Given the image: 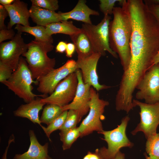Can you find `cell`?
<instances>
[{
    "label": "cell",
    "mask_w": 159,
    "mask_h": 159,
    "mask_svg": "<svg viewBox=\"0 0 159 159\" xmlns=\"http://www.w3.org/2000/svg\"><path fill=\"white\" fill-rule=\"evenodd\" d=\"M121 5L131 25L130 64L149 68L159 50V22L142 0H123Z\"/></svg>",
    "instance_id": "6da1fadb"
},
{
    "label": "cell",
    "mask_w": 159,
    "mask_h": 159,
    "mask_svg": "<svg viewBox=\"0 0 159 159\" xmlns=\"http://www.w3.org/2000/svg\"><path fill=\"white\" fill-rule=\"evenodd\" d=\"M112 14L113 18L109 26V45L119 57L124 71L128 67L131 59V24L122 7H115Z\"/></svg>",
    "instance_id": "7a4b0ae2"
},
{
    "label": "cell",
    "mask_w": 159,
    "mask_h": 159,
    "mask_svg": "<svg viewBox=\"0 0 159 159\" xmlns=\"http://www.w3.org/2000/svg\"><path fill=\"white\" fill-rule=\"evenodd\" d=\"M54 47L52 44L34 40L27 44V51L22 56L25 57L34 80H38L54 69L55 59L47 55Z\"/></svg>",
    "instance_id": "3957f363"
},
{
    "label": "cell",
    "mask_w": 159,
    "mask_h": 159,
    "mask_svg": "<svg viewBox=\"0 0 159 159\" xmlns=\"http://www.w3.org/2000/svg\"><path fill=\"white\" fill-rule=\"evenodd\" d=\"M33 83H38L33 80L32 75L25 59L21 57L18 66L11 77L2 83L26 103L38 97L45 98L47 96L43 94L36 95L32 92Z\"/></svg>",
    "instance_id": "277c9868"
},
{
    "label": "cell",
    "mask_w": 159,
    "mask_h": 159,
    "mask_svg": "<svg viewBox=\"0 0 159 159\" xmlns=\"http://www.w3.org/2000/svg\"><path fill=\"white\" fill-rule=\"evenodd\" d=\"M111 19L110 15H105L97 25L84 23L81 29L89 39L93 52L105 56L107 52L115 58H117L118 55L111 49L109 45V26Z\"/></svg>",
    "instance_id": "5b68a950"
},
{
    "label": "cell",
    "mask_w": 159,
    "mask_h": 159,
    "mask_svg": "<svg viewBox=\"0 0 159 159\" xmlns=\"http://www.w3.org/2000/svg\"><path fill=\"white\" fill-rule=\"evenodd\" d=\"M90 98L89 113L78 127L81 138L88 135L94 131L99 133L104 130L101 118L105 107L108 105L109 102L100 99L98 93L92 87L90 89Z\"/></svg>",
    "instance_id": "8992f818"
},
{
    "label": "cell",
    "mask_w": 159,
    "mask_h": 159,
    "mask_svg": "<svg viewBox=\"0 0 159 159\" xmlns=\"http://www.w3.org/2000/svg\"><path fill=\"white\" fill-rule=\"evenodd\" d=\"M130 119L128 116H126L115 128L109 131L103 130L99 133L103 135V139L107 144V148L103 147L99 149L104 159H112L122 148H131L133 146V143L130 141L126 134V128Z\"/></svg>",
    "instance_id": "52a82bcc"
},
{
    "label": "cell",
    "mask_w": 159,
    "mask_h": 159,
    "mask_svg": "<svg viewBox=\"0 0 159 159\" xmlns=\"http://www.w3.org/2000/svg\"><path fill=\"white\" fill-rule=\"evenodd\" d=\"M133 103L135 107L138 106L140 108V120L131 133L135 135L138 132H142L147 139L157 133L159 125V102L149 104L133 99Z\"/></svg>",
    "instance_id": "ba28073f"
},
{
    "label": "cell",
    "mask_w": 159,
    "mask_h": 159,
    "mask_svg": "<svg viewBox=\"0 0 159 159\" xmlns=\"http://www.w3.org/2000/svg\"><path fill=\"white\" fill-rule=\"evenodd\" d=\"M136 89V99L149 104L159 102V63L153 65L147 71Z\"/></svg>",
    "instance_id": "9c48e42d"
},
{
    "label": "cell",
    "mask_w": 159,
    "mask_h": 159,
    "mask_svg": "<svg viewBox=\"0 0 159 159\" xmlns=\"http://www.w3.org/2000/svg\"><path fill=\"white\" fill-rule=\"evenodd\" d=\"M78 80L75 72L69 74L57 85L49 96L42 98L46 104H53L63 107L73 100L76 93Z\"/></svg>",
    "instance_id": "30bf717a"
},
{
    "label": "cell",
    "mask_w": 159,
    "mask_h": 159,
    "mask_svg": "<svg viewBox=\"0 0 159 159\" xmlns=\"http://www.w3.org/2000/svg\"><path fill=\"white\" fill-rule=\"evenodd\" d=\"M78 69L76 61L72 59L68 60L62 66L53 69L37 80L38 82L37 90L45 95H51L62 80Z\"/></svg>",
    "instance_id": "8fae6325"
},
{
    "label": "cell",
    "mask_w": 159,
    "mask_h": 159,
    "mask_svg": "<svg viewBox=\"0 0 159 159\" xmlns=\"http://www.w3.org/2000/svg\"><path fill=\"white\" fill-rule=\"evenodd\" d=\"M22 33L17 32L10 41L0 44V62L14 72L17 69L22 55L27 50V44L24 42Z\"/></svg>",
    "instance_id": "7c38bea8"
},
{
    "label": "cell",
    "mask_w": 159,
    "mask_h": 159,
    "mask_svg": "<svg viewBox=\"0 0 159 159\" xmlns=\"http://www.w3.org/2000/svg\"><path fill=\"white\" fill-rule=\"evenodd\" d=\"M101 56L100 54L93 52L88 57L77 59L76 61L78 68L81 71L84 83L89 84L97 91L111 87L110 86L101 85L99 82L97 67Z\"/></svg>",
    "instance_id": "4fadbf2b"
},
{
    "label": "cell",
    "mask_w": 159,
    "mask_h": 159,
    "mask_svg": "<svg viewBox=\"0 0 159 159\" xmlns=\"http://www.w3.org/2000/svg\"><path fill=\"white\" fill-rule=\"evenodd\" d=\"M78 80L75 96L69 104L62 107L63 111L69 110L78 111L82 117L90 110L89 103L90 100V89L91 86L83 82L80 70L78 69L75 72Z\"/></svg>",
    "instance_id": "5bb4252c"
},
{
    "label": "cell",
    "mask_w": 159,
    "mask_h": 159,
    "mask_svg": "<svg viewBox=\"0 0 159 159\" xmlns=\"http://www.w3.org/2000/svg\"><path fill=\"white\" fill-rule=\"evenodd\" d=\"M4 6L7 11L10 19L8 29H11L15 24L30 26L29 21L30 15L27 3L19 0H14L11 4Z\"/></svg>",
    "instance_id": "9a60e30c"
},
{
    "label": "cell",
    "mask_w": 159,
    "mask_h": 159,
    "mask_svg": "<svg viewBox=\"0 0 159 159\" xmlns=\"http://www.w3.org/2000/svg\"><path fill=\"white\" fill-rule=\"evenodd\" d=\"M29 134L30 145L28 150L22 154H16L13 159H52L48 154V143L41 145L33 130H29Z\"/></svg>",
    "instance_id": "2e32d148"
},
{
    "label": "cell",
    "mask_w": 159,
    "mask_h": 159,
    "mask_svg": "<svg viewBox=\"0 0 159 159\" xmlns=\"http://www.w3.org/2000/svg\"><path fill=\"white\" fill-rule=\"evenodd\" d=\"M86 1L79 0L74 7L66 12H59L61 21L72 19L82 21L84 23L92 24L90 15L99 16V12L90 8L86 4Z\"/></svg>",
    "instance_id": "e0dca14e"
},
{
    "label": "cell",
    "mask_w": 159,
    "mask_h": 159,
    "mask_svg": "<svg viewBox=\"0 0 159 159\" xmlns=\"http://www.w3.org/2000/svg\"><path fill=\"white\" fill-rule=\"evenodd\" d=\"M42 98L37 97L29 103L21 105L14 111V115L27 118L41 127L42 125L39 116V113L46 104L42 102Z\"/></svg>",
    "instance_id": "ac0fdd59"
},
{
    "label": "cell",
    "mask_w": 159,
    "mask_h": 159,
    "mask_svg": "<svg viewBox=\"0 0 159 159\" xmlns=\"http://www.w3.org/2000/svg\"><path fill=\"white\" fill-rule=\"evenodd\" d=\"M29 10L30 17L37 25L46 27L52 23L62 21L59 12L33 5Z\"/></svg>",
    "instance_id": "d6986e66"
},
{
    "label": "cell",
    "mask_w": 159,
    "mask_h": 159,
    "mask_svg": "<svg viewBox=\"0 0 159 159\" xmlns=\"http://www.w3.org/2000/svg\"><path fill=\"white\" fill-rule=\"evenodd\" d=\"M70 37L75 46L77 59L85 58L93 53L90 41L82 29L80 32L70 36Z\"/></svg>",
    "instance_id": "ffe728a7"
},
{
    "label": "cell",
    "mask_w": 159,
    "mask_h": 159,
    "mask_svg": "<svg viewBox=\"0 0 159 159\" xmlns=\"http://www.w3.org/2000/svg\"><path fill=\"white\" fill-rule=\"evenodd\" d=\"M45 27L47 33L50 36L61 33L71 36L82 30L81 28L75 26L72 21H64L54 23L47 25Z\"/></svg>",
    "instance_id": "44dd1931"
},
{
    "label": "cell",
    "mask_w": 159,
    "mask_h": 159,
    "mask_svg": "<svg viewBox=\"0 0 159 159\" xmlns=\"http://www.w3.org/2000/svg\"><path fill=\"white\" fill-rule=\"evenodd\" d=\"M15 29L17 32H26L34 36L35 41L52 44L53 39L52 36L47 33L45 27L37 25L34 26H24L20 24H16Z\"/></svg>",
    "instance_id": "7402d4cb"
},
{
    "label": "cell",
    "mask_w": 159,
    "mask_h": 159,
    "mask_svg": "<svg viewBox=\"0 0 159 159\" xmlns=\"http://www.w3.org/2000/svg\"><path fill=\"white\" fill-rule=\"evenodd\" d=\"M60 131V139L62 143V147L64 150L70 148L74 143L80 136L78 127Z\"/></svg>",
    "instance_id": "603a6c76"
},
{
    "label": "cell",
    "mask_w": 159,
    "mask_h": 159,
    "mask_svg": "<svg viewBox=\"0 0 159 159\" xmlns=\"http://www.w3.org/2000/svg\"><path fill=\"white\" fill-rule=\"evenodd\" d=\"M63 112L60 106L53 104H47L44 107L40 118L41 123L48 126Z\"/></svg>",
    "instance_id": "cb8c5ba5"
},
{
    "label": "cell",
    "mask_w": 159,
    "mask_h": 159,
    "mask_svg": "<svg viewBox=\"0 0 159 159\" xmlns=\"http://www.w3.org/2000/svg\"><path fill=\"white\" fill-rule=\"evenodd\" d=\"M147 139L146 152L152 159H159V133H156Z\"/></svg>",
    "instance_id": "d4e9b609"
},
{
    "label": "cell",
    "mask_w": 159,
    "mask_h": 159,
    "mask_svg": "<svg viewBox=\"0 0 159 159\" xmlns=\"http://www.w3.org/2000/svg\"><path fill=\"white\" fill-rule=\"evenodd\" d=\"M82 117L78 110H69L66 120L59 130L67 129L76 127L77 125L80 122Z\"/></svg>",
    "instance_id": "484cf974"
},
{
    "label": "cell",
    "mask_w": 159,
    "mask_h": 159,
    "mask_svg": "<svg viewBox=\"0 0 159 159\" xmlns=\"http://www.w3.org/2000/svg\"><path fill=\"white\" fill-rule=\"evenodd\" d=\"M68 110L64 111L47 127L42 126L47 137L49 138L50 135L54 131L59 130L64 124L67 117Z\"/></svg>",
    "instance_id": "4316f807"
},
{
    "label": "cell",
    "mask_w": 159,
    "mask_h": 159,
    "mask_svg": "<svg viewBox=\"0 0 159 159\" xmlns=\"http://www.w3.org/2000/svg\"><path fill=\"white\" fill-rule=\"evenodd\" d=\"M32 5L37 6L49 10L55 11L59 9L57 0H31Z\"/></svg>",
    "instance_id": "83f0119b"
},
{
    "label": "cell",
    "mask_w": 159,
    "mask_h": 159,
    "mask_svg": "<svg viewBox=\"0 0 159 159\" xmlns=\"http://www.w3.org/2000/svg\"><path fill=\"white\" fill-rule=\"evenodd\" d=\"M120 0H100L99 8L100 11L104 14V16L111 15L115 3L119 2Z\"/></svg>",
    "instance_id": "f1b7e54d"
},
{
    "label": "cell",
    "mask_w": 159,
    "mask_h": 159,
    "mask_svg": "<svg viewBox=\"0 0 159 159\" xmlns=\"http://www.w3.org/2000/svg\"><path fill=\"white\" fill-rule=\"evenodd\" d=\"M14 71L8 66L0 62V82L1 83L7 80Z\"/></svg>",
    "instance_id": "f546056e"
},
{
    "label": "cell",
    "mask_w": 159,
    "mask_h": 159,
    "mask_svg": "<svg viewBox=\"0 0 159 159\" xmlns=\"http://www.w3.org/2000/svg\"><path fill=\"white\" fill-rule=\"evenodd\" d=\"M15 34L14 31L12 29L1 30H0V43H1L6 40H12L14 37Z\"/></svg>",
    "instance_id": "4dcf8cb0"
},
{
    "label": "cell",
    "mask_w": 159,
    "mask_h": 159,
    "mask_svg": "<svg viewBox=\"0 0 159 159\" xmlns=\"http://www.w3.org/2000/svg\"><path fill=\"white\" fill-rule=\"evenodd\" d=\"M9 15L8 13L4 6L0 4V30L7 29L4 23L6 18Z\"/></svg>",
    "instance_id": "1f68e13d"
},
{
    "label": "cell",
    "mask_w": 159,
    "mask_h": 159,
    "mask_svg": "<svg viewBox=\"0 0 159 159\" xmlns=\"http://www.w3.org/2000/svg\"><path fill=\"white\" fill-rule=\"evenodd\" d=\"M82 159H104L99 149H97L94 152L88 151Z\"/></svg>",
    "instance_id": "d6a6232c"
},
{
    "label": "cell",
    "mask_w": 159,
    "mask_h": 159,
    "mask_svg": "<svg viewBox=\"0 0 159 159\" xmlns=\"http://www.w3.org/2000/svg\"><path fill=\"white\" fill-rule=\"evenodd\" d=\"M146 6L150 11L159 22V5Z\"/></svg>",
    "instance_id": "836d02e7"
},
{
    "label": "cell",
    "mask_w": 159,
    "mask_h": 159,
    "mask_svg": "<svg viewBox=\"0 0 159 159\" xmlns=\"http://www.w3.org/2000/svg\"><path fill=\"white\" fill-rule=\"evenodd\" d=\"M75 50V47L73 43H69L67 44L65 51L66 56L69 58L72 57Z\"/></svg>",
    "instance_id": "e575fe53"
},
{
    "label": "cell",
    "mask_w": 159,
    "mask_h": 159,
    "mask_svg": "<svg viewBox=\"0 0 159 159\" xmlns=\"http://www.w3.org/2000/svg\"><path fill=\"white\" fill-rule=\"evenodd\" d=\"M67 44L64 41H60L59 42L56 47V52L63 53L65 52Z\"/></svg>",
    "instance_id": "d590c367"
},
{
    "label": "cell",
    "mask_w": 159,
    "mask_h": 159,
    "mask_svg": "<svg viewBox=\"0 0 159 159\" xmlns=\"http://www.w3.org/2000/svg\"><path fill=\"white\" fill-rule=\"evenodd\" d=\"M14 137L13 134L11 135L8 141V145L5 148L4 152L3 154L1 159H7V154L9 147L11 143L14 142Z\"/></svg>",
    "instance_id": "8d00e7d4"
},
{
    "label": "cell",
    "mask_w": 159,
    "mask_h": 159,
    "mask_svg": "<svg viewBox=\"0 0 159 159\" xmlns=\"http://www.w3.org/2000/svg\"><path fill=\"white\" fill-rule=\"evenodd\" d=\"M143 1L147 6L159 5V0H145Z\"/></svg>",
    "instance_id": "74e56055"
},
{
    "label": "cell",
    "mask_w": 159,
    "mask_h": 159,
    "mask_svg": "<svg viewBox=\"0 0 159 159\" xmlns=\"http://www.w3.org/2000/svg\"><path fill=\"white\" fill-rule=\"evenodd\" d=\"M14 0H0V3L3 6H7L11 4Z\"/></svg>",
    "instance_id": "f35d334b"
},
{
    "label": "cell",
    "mask_w": 159,
    "mask_h": 159,
    "mask_svg": "<svg viewBox=\"0 0 159 159\" xmlns=\"http://www.w3.org/2000/svg\"><path fill=\"white\" fill-rule=\"evenodd\" d=\"M125 155L119 151L116 154L115 156L112 159H125Z\"/></svg>",
    "instance_id": "ab89813d"
},
{
    "label": "cell",
    "mask_w": 159,
    "mask_h": 159,
    "mask_svg": "<svg viewBox=\"0 0 159 159\" xmlns=\"http://www.w3.org/2000/svg\"><path fill=\"white\" fill-rule=\"evenodd\" d=\"M159 63V50L155 56L153 61V65Z\"/></svg>",
    "instance_id": "60d3db41"
},
{
    "label": "cell",
    "mask_w": 159,
    "mask_h": 159,
    "mask_svg": "<svg viewBox=\"0 0 159 159\" xmlns=\"http://www.w3.org/2000/svg\"><path fill=\"white\" fill-rule=\"evenodd\" d=\"M145 159H152L150 156H148L145 153Z\"/></svg>",
    "instance_id": "b9f144b4"
}]
</instances>
